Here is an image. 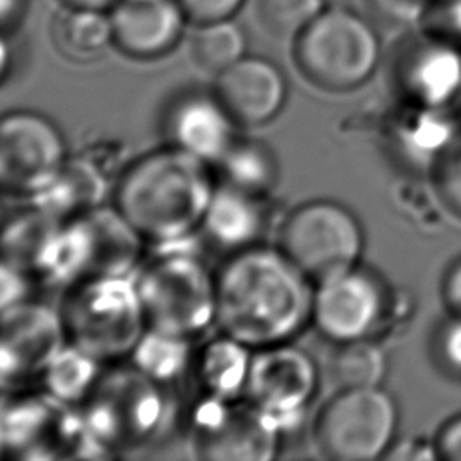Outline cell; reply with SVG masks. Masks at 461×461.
Masks as SVG:
<instances>
[{
  "label": "cell",
  "mask_w": 461,
  "mask_h": 461,
  "mask_svg": "<svg viewBox=\"0 0 461 461\" xmlns=\"http://www.w3.org/2000/svg\"><path fill=\"white\" fill-rule=\"evenodd\" d=\"M312 281L279 250L247 247L216 274V317L225 337L247 348L285 344L313 312Z\"/></svg>",
  "instance_id": "obj_1"
},
{
  "label": "cell",
  "mask_w": 461,
  "mask_h": 461,
  "mask_svg": "<svg viewBox=\"0 0 461 461\" xmlns=\"http://www.w3.org/2000/svg\"><path fill=\"white\" fill-rule=\"evenodd\" d=\"M214 191L207 162L169 146L130 164L115 187V209L142 240L173 245L202 227Z\"/></svg>",
  "instance_id": "obj_2"
},
{
  "label": "cell",
  "mask_w": 461,
  "mask_h": 461,
  "mask_svg": "<svg viewBox=\"0 0 461 461\" xmlns=\"http://www.w3.org/2000/svg\"><path fill=\"white\" fill-rule=\"evenodd\" d=\"M142 241L115 207H95L61 223L36 274L63 286L94 277L128 276L139 261Z\"/></svg>",
  "instance_id": "obj_3"
},
{
  "label": "cell",
  "mask_w": 461,
  "mask_h": 461,
  "mask_svg": "<svg viewBox=\"0 0 461 461\" xmlns=\"http://www.w3.org/2000/svg\"><path fill=\"white\" fill-rule=\"evenodd\" d=\"M292 41L299 72L312 85L330 92L364 85L382 58L373 20L342 5H326Z\"/></svg>",
  "instance_id": "obj_4"
},
{
  "label": "cell",
  "mask_w": 461,
  "mask_h": 461,
  "mask_svg": "<svg viewBox=\"0 0 461 461\" xmlns=\"http://www.w3.org/2000/svg\"><path fill=\"white\" fill-rule=\"evenodd\" d=\"M67 342L99 362L133 351L148 330L135 279L94 277L68 286L61 304Z\"/></svg>",
  "instance_id": "obj_5"
},
{
  "label": "cell",
  "mask_w": 461,
  "mask_h": 461,
  "mask_svg": "<svg viewBox=\"0 0 461 461\" xmlns=\"http://www.w3.org/2000/svg\"><path fill=\"white\" fill-rule=\"evenodd\" d=\"M164 245L135 279L149 330L193 337L216 317V276L189 250Z\"/></svg>",
  "instance_id": "obj_6"
},
{
  "label": "cell",
  "mask_w": 461,
  "mask_h": 461,
  "mask_svg": "<svg viewBox=\"0 0 461 461\" xmlns=\"http://www.w3.org/2000/svg\"><path fill=\"white\" fill-rule=\"evenodd\" d=\"M158 389V382L135 366L99 376L81 414L94 447L130 448L155 436L166 416V400Z\"/></svg>",
  "instance_id": "obj_7"
},
{
  "label": "cell",
  "mask_w": 461,
  "mask_h": 461,
  "mask_svg": "<svg viewBox=\"0 0 461 461\" xmlns=\"http://www.w3.org/2000/svg\"><path fill=\"white\" fill-rule=\"evenodd\" d=\"M362 247V227L349 209L330 200H313L286 216L277 249L319 285L355 268Z\"/></svg>",
  "instance_id": "obj_8"
},
{
  "label": "cell",
  "mask_w": 461,
  "mask_h": 461,
  "mask_svg": "<svg viewBox=\"0 0 461 461\" xmlns=\"http://www.w3.org/2000/svg\"><path fill=\"white\" fill-rule=\"evenodd\" d=\"M398 425L396 403L384 389H342L321 409L315 445L337 461H371L384 456Z\"/></svg>",
  "instance_id": "obj_9"
},
{
  "label": "cell",
  "mask_w": 461,
  "mask_h": 461,
  "mask_svg": "<svg viewBox=\"0 0 461 461\" xmlns=\"http://www.w3.org/2000/svg\"><path fill=\"white\" fill-rule=\"evenodd\" d=\"M317 389L313 360L301 349L276 344L250 358L245 393L249 403L281 432L299 421Z\"/></svg>",
  "instance_id": "obj_10"
},
{
  "label": "cell",
  "mask_w": 461,
  "mask_h": 461,
  "mask_svg": "<svg viewBox=\"0 0 461 461\" xmlns=\"http://www.w3.org/2000/svg\"><path fill=\"white\" fill-rule=\"evenodd\" d=\"M389 79L403 104L448 108L461 90V52L411 27L391 50Z\"/></svg>",
  "instance_id": "obj_11"
},
{
  "label": "cell",
  "mask_w": 461,
  "mask_h": 461,
  "mask_svg": "<svg viewBox=\"0 0 461 461\" xmlns=\"http://www.w3.org/2000/svg\"><path fill=\"white\" fill-rule=\"evenodd\" d=\"M58 128L40 113L11 112L0 124V182L13 194L32 196L47 187L65 164Z\"/></svg>",
  "instance_id": "obj_12"
},
{
  "label": "cell",
  "mask_w": 461,
  "mask_h": 461,
  "mask_svg": "<svg viewBox=\"0 0 461 461\" xmlns=\"http://www.w3.org/2000/svg\"><path fill=\"white\" fill-rule=\"evenodd\" d=\"M65 344L67 333L59 312L31 301L2 310V385L16 387L43 375Z\"/></svg>",
  "instance_id": "obj_13"
},
{
  "label": "cell",
  "mask_w": 461,
  "mask_h": 461,
  "mask_svg": "<svg viewBox=\"0 0 461 461\" xmlns=\"http://www.w3.org/2000/svg\"><path fill=\"white\" fill-rule=\"evenodd\" d=\"M387 310V295L375 274L358 267L317 285L312 317L333 342L369 339Z\"/></svg>",
  "instance_id": "obj_14"
},
{
  "label": "cell",
  "mask_w": 461,
  "mask_h": 461,
  "mask_svg": "<svg viewBox=\"0 0 461 461\" xmlns=\"http://www.w3.org/2000/svg\"><path fill=\"white\" fill-rule=\"evenodd\" d=\"M2 441L5 450L23 457H56L59 448L94 447L81 416L70 414L52 394L5 405Z\"/></svg>",
  "instance_id": "obj_15"
},
{
  "label": "cell",
  "mask_w": 461,
  "mask_h": 461,
  "mask_svg": "<svg viewBox=\"0 0 461 461\" xmlns=\"http://www.w3.org/2000/svg\"><path fill=\"white\" fill-rule=\"evenodd\" d=\"M279 430L256 407H225L221 398L203 405L196 416V450L207 459H268Z\"/></svg>",
  "instance_id": "obj_16"
},
{
  "label": "cell",
  "mask_w": 461,
  "mask_h": 461,
  "mask_svg": "<svg viewBox=\"0 0 461 461\" xmlns=\"http://www.w3.org/2000/svg\"><path fill=\"white\" fill-rule=\"evenodd\" d=\"M113 47L131 59L171 52L189 23L176 0H119L110 11Z\"/></svg>",
  "instance_id": "obj_17"
},
{
  "label": "cell",
  "mask_w": 461,
  "mask_h": 461,
  "mask_svg": "<svg viewBox=\"0 0 461 461\" xmlns=\"http://www.w3.org/2000/svg\"><path fill=\"white\" fill-rule=\"evenodd\" d=\"M214 95L236 122L263 124L283 108L286 81L272 61L245 54L216 76Z\"/></svg>",
  "instance_id": "obj_18"
},
{
  "label": "cell",
  "mask_w": 461,
  "mask_h": 461,
  "mask_svg": "<svg viewBox=\"0 0 461 461\" xmlns=\"http://www.w3.org/2000/svg\"><path fill=\"white\" fill-rule=\"evenodd\" d=\"M234 122L216 95L187 94L171 104L166 130L171 146L218 164L236 140Z\"/></svg>",
  "instance_id": "obj_19"
},
{
  "label": "cell",
  "mask_w": 461,
  "mask_h": 461,
  "mask_svg": "<svg viewBox=\"0 0 461 461\" xmlns=\"http://www.w3.org/2000/svg\"><path fill=\"white\" fill-rule=\"evenodd\" d=\"M106 191L103 173L86 158H67L54 180L31 196L50 216L67 221L99 207Z\"/></svg>",
  "instance_id": "obj_20"
},
{
  "label": "cell",
  "mask_w": 461,
  "mask_h": 461,
  "mask_svg": "<svg viewBox=\"0 0 461 461\" xmlns=\"http://www.w3.org/2000/svg\"><path fill=\"white\" fill-rule=\"evenodd\" d=\"M448 108H425L405 104L403 117L393 130L394 146L403 158L418 167L432 169L441 153L457 135Z\"/></svg>",
  "instance_id": "obj_21"
},
{
  "label": "cell",
  "mask_w": 461,
  "mask_h": 461,
  "mask_svg": "<svg viewBox=\"0 0 461 461\" xmlns=\"http://www.w3.org/2000/svg\"><path fill=\"white\" fill-rule=\"evenodd\" d=\"M202 229L220 247L234 250L252 247L263 232L259 196L225 184L216 187L203 216Z\"/></svg>",
  "instance_id": "obj_22"
},
{
  "label": "cell",
  "mask_w": 461,
  "mask_h": 461,
  "mask_svg": "<svg viewBox=\"0 0 461 461\" xmlns=\"http://www.w3.org/2000/svg\"><path fill=\"white\" fill-rule=\"evenodd\" d=\"M50 40L70 61H92L113 45L110 11L61 7L50 20Z\"/></svg>",
  "instance_id": "obj_23"
},
{
  "label": "cell",
  "mask_w": 461,
  "mask_h": 461,
  "mask_svg": "<svg viewBox=\"0 0 461 461\" xmlns=\"http://www.w3.org/2000/svg\"><path fill=\"white\" fill-rule=\"evenodd\" d=\"M61 220L41 211L34 203L31 209L13 214L2 232L4 261L29 274H36L45 249L61 227Z\"/></svg>",
  "instance_id": "obj_24"
},
{
  "label": "cell",
  "mask_w": 461,
  "mask_h": 461,
  "mask_svg": "<svg viewBox=\"0 0 461 461\" xmlns=\"http://www.w3.org/2000/svg\"><path fill=\"white\" fill-rule=\"evenodd\" d=\"M225 185L263 196L277 178V162L268 146L259 140H234L218 162Z\"/></svg>",
  "instance_id": "obj_25"
},
{
  "label": "cell",
  "mask_w": 461,
  "mask_h": 461,
  "mask_svg": "<svg viewBox=\"0 0 461 461\" xmlns=\"http://www.w3.org/2000/svg\"><path fill=\"white\" fill-rule=\"evenodd\" d=\"M385 375V357L369 339L337 342L328 360V376L342 389L378 387Z\"/></svg>",
  "instance_id": "obj_26"
},
{
  "label": "cell",
  "mask_w": 461,
  "mask_h": 461,
  "mask_svg": "<svg viewBox=\"0 0 461 461\" xmlns=\"http://www.w3.org/2000/svg\"><path fill=\"white\" fill-rule=\"evenodd\" d=\"M47 393L65 403L85 400L99 380V360L74 344H65L43 371Z\"/></svg>",
  "instance_id": "obj_27"
},
{
  "label": "cell",
  "mask_w": 461,
  "mask_h": 461,
  "mask_svg": "<svg viewBox=\"0 0 461 461\" xmlns=\"http://www.w3.org/2000/svg\"><path fill=\"white\" fill-rule=\"evenodd\" d=\"M245 43L241 27L227 18L194 25L189 52L196 67L218 76L245 56Z\"/></svg>",
  "instance_id": "obj_28"
},
{
  "label": "cell",
  "mask_w": 461,
  "mask_h": 461,
  "mask_svg": "<svg viewBox=\"0 0 461 461\" xmlns=\"http://www.w3.org/2000/svg\"><path fill=\"white\" fill-rule=\"evenodd\" d=\"M247 349V346L225 335L223 339L214 340L205 348L200 376L214 398L229 400L240 389H245L250 366Z\"/></svg>",
  "instance_id": "obj_29"
},
{
  "label": "cell",
  "mask_w": 461,
  "mask_h": 461,
  "mask_svg": "<svg viewBox=\"0 0 461 461\" xmlns=\"http://www.w3.org/2000/svg\"><path fill=\"white\" fill-rule=\"evenodd\" d=\"M133 366L157 382H167L178 376L189 360V342L155 330H146L133 351Z\"/></svg>",
  "instance_id": "obj_30"
},
{
  "label": "cell",
  "mask_w": 461,
  "mask_h": 461,
  "mask_svg": "<svg viewBox=\"0 0 461 461\" xmlns=\"http://www.w3.org/2000/svg\"><path fill=\"white\" fill-rule=\"evenodd\" d=\"M326 7V0H258L261 27L277 38H295Z\"/></svg>",
  "instance_id": "obj_31"
},
{
  "label": "cell",
  "mask_w": 461,
  "mask_h": 461,
  "mask_svg": "<svg viewBox=\"0 0 461 461\" xmlns=\"http://www.w3.org/2000/svg\"><path fill=\"white\" fill-rule=\"evenodd\" d=\"M414 27L461 52V0H427Z\"/></svg>",
  "instance_id": "obj_32"
},
{
  "label": "cell",
  "mask_w": 461,
  "mask_h": 461,
  "mask_svg": "<svg viewBox=\"0 0 461 461\" xmlns=\"http://www.w3.org/2000/svg\"><path fill=\"white\" fill-rule=\"evenodd\" d=\"M434 191L443 205L461 218V131L430 169Z\"/></svg>",
  "instance_id": "obj_33"
},
{
  "label": "cell",
  "mask_w": 461,
  "mask_h": 461,
  "mask_svg": "<svg viewBox=\"0 0 461 461\" xmlns=\"http://www.w3.org/2000/svg\"><path fill=\"white\" fill-rule=\"evenodd\" d=\"M432 355L443 373L461 380V317L448 315L434 331Z\"/></svg>",
  "instance_id": "obj_34"
},
{
  "label": "cell",
  "mask_w": 461,
  "mask_h": 461,
  "mask_svg": "<svg viewBox=\"0 0 461 461\" xmlns=\"http://www.w3.org/2000/svg\"><path fill=\"white\" fill-rule=\"evenodd\" d=\"M369 18L393 27L416 25L427 0H364Z\"/></svg>",
  "instance_id": "obj_35"
},
{
  "label": "cell",
  "mask_w": 461,
  "mask_h": 461,
  "mask_svg": "<svg viewBox=\"0 0 461 461\" xmlns=\"http://www.w3.org/2000/svg\"><path fill=\"white\" fill-rule=\"evenodd\" d=\"M191 25L234 18L245 0H176Z\"/></svg>",
  "instance_id": "obj_36"
},
{
  "label": "cell",
  "mask_w": 461,
  "mask_h": 461,
  "mask_svg": "<svg viewBox=\"0 0 461 461\" xmlns=\"http://www.w3.org/2000/svg\"><path fill=\"white\" fill-rule=\"evenodd\" d=\"M29 272L22 270L11 263L2 261V310L11 308L14 304L25 303L27 301V292H29Z\"/></svg>",
  "instance_id": "obj_37"
},
{
  "label": "cell",
  "mask_w": 461,
  "mask_h": 461,
  "mask_svg": "<svg viewBox=\"0 0 461 461\" xmlns=\"http://www.w3.org/2000/svg\"><path fill=\"white\" fill-rule=\"evenodd\" d=\"M438 459L461 461V414L445 421L434 438Z\"/></svg>",
  "instance_id": "obj_38"
},
{
  "label": "cell",
  "mask_w": 461,
  "mask_h": 461,
  "mask_svg": "<svg viewBox=\"0 0 461 461\" xmlns=\"http://www.w3.org/2000/svg\"><path fill=\"white\" fill-rule=\"evenodd\" d=\"M441 295L448 315L461 317V258L456 259L445 272Z\"/></svg>",
  "instance_id": "obj_39"
},
{
  "label": "cell",
  "mask_w": 461,
  "mask_h": 461,
  "mask_svg": "<svg viewBox=\"0 0 461 461\" xmlns=\"http://www.w3.org/2000/svg\"><path fill=\"white\" fill-rule=\"evenodd\" d=\"M31 0H0V27L2 34L14 36L22 27Z\"/></svg>",
  "instance_id": "obj_40"
},
{
  "label": "cell",
  "mask_w": 461,
  "mask_h": 461,
  "mask_svg": "<svg viewBox=\"0 0 461 461\" xmlns=\"http://www.w3.org/2000/svg\"><path fill=\"white\" fill-rule=\"evenodd\" d=\"M61 7H85V9H99L112 11V7L119 0H56Z\"/></svg>",
  "instance_id": "obj_41"
}]
</instances>
